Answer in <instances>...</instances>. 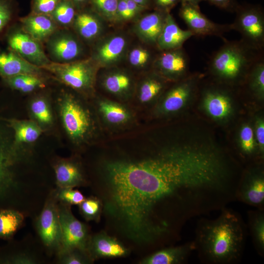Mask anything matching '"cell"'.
Instances as JSON below:
<instances>
[{
  "label": "cell",
  "mask_w": 264,
  "mask_h": 264,
  "mask_svg": "<svg viewBox=\"0 0 264 264\" xmlns=\"http://www.w3.org/2000/svg\"><path fill=\"white\" fill-rule=\"evenodd\" d=\"M168 13L154 10L140 17L133 26V32L143 44L156 47Z\"/></svg>",
  "instance_id": "obj_20"
},
{
  "label": "cell",
  "mask_w": 264,
  "mask_h": 264,
  "mask_svg": "<svg viewBox=\"0 0 264 264\" xmlns=\"http://www.w3.org/2000/svg\"><path fill=\"white\" fill-rule=\"evenodd\" d=\"M236 199L264 210V177L262 171L250 170L241 174L235 194Z\"/></svg>",
  "instance_id": "obj_17"
},
{
  "label": "cell",
  "mask_w": 264,
  "mask_h": 264,
  "mask_svg": "<svg viewBox=\"0 0 264 264\" xmlns=\"http://www.w3.org/2000/svg\"><path fill=\"white\" fill-rule=\"evenodd\" d=\"M193 36V34L189 30H185L180 28L169 12L166 15L156 47L159 51L183 47L184 43Z\"/></svg>",
  "instance_id": "obj_26"
},
{
  "label": "cell",
  "mask_w": 264,
  "mask_h": 264,
  "mask_svg": "<svg viewBox=\"0 0 264 264\" xmlns=\"http://www.w3.org/2000/svg\"><path fill=\"white\" fill-rule=\"evenodd\" d=\"M58 200L54 191L47 199L40 215L37 227L39 236L49 250L57 252L62 242V230Z\"/></svg>",
  "instance_id": "obj_14"
},
{
  "label": "cell",
  "mask_w": 264,
  "mask_h": 264,
  "mask_svg": "<svg viewBox=\"0 0 264 264\" xmlns=\"http://www.w3.org/2000/svg\"><path fill=\"white\" fill-rule=\"evenodd\" d=\"M240 140L243 152L246 154H251L254 151L255 145L253 131L250 126L245 125L242 128Z\"/></svg>",
  "instance_id": "obj_43"
},
{
  "label": "cell",
  "mask_w": 264,
  "mask_h": 264,
  "mask_svg": "<svg viewBox=\"0 0 264 264\" xmlns=\"http://www.w3.org/2000/svg\"><path fill=\"white\" fill-rule=\"evenodd\" d=\"M179 15L194 36H216L223 40V34L231 30L230 24H219L204 16L199 6L189 3L181 4Z\"/></svg>",
  "instance_id": "obj_15"
},
{
  "label": "cell",
  "mask_w": 264,
  "mask_h": 264,
  "mask_svg": "<svg viewBox=\"0 0 264 264\" xmlns=\"http://www.w3.org/2000/svg\"><path fill=\"white\" fill-rule=\"evenodd\" d=\"M103 203L98 198L91 197L79 205L81 214L87 221L99 220L102 212Z\"/></svg>",
  "instance_id": "obj_39"
},
{
  "label": "cell",
  "mask_w": 264,
  "mask_h": 264,
  "mask_svg": "<svg viewBox=\"0 0 264 264\" xmlns=\"http://www.w3.org/2000/svg\"><path fill=\"white\" fill-rule=\"evenodd\" d=\"M210 4L230 12H235L239 4L236 0H203Z\"/></svg>",
  "instance_id": "obj_46"
},
{
  "label": "cell",
  "mask_w": 264,
  "mask_h": 264,
  "mask_svg": "<svg viewBox=\"0 0 264 264\" xmlns=\"http://www.w3.org/2000/svg\"><path fill=\"white\" fill-rule=\"evenodd\" d=\"M17 11L15 0H0V39L13 24Z\"/></svg>",
  "instance_id": "obj_36"
},
{
  "label": "cell",
  "mask_w": 264,
  "mask_h": 264,
  "mask_svg": "<svg viewBox=\"0 0 264 264\" xmlns=\"http://www.w3.org/2000/svg\"><path fill=\"white\" fill-rule=\"evenodd\" d=\"M180 0H151V4L154 10L165 12H170V11L176 6Z\"/></svg>",
  "instance_id": "obj_45"
},
{
  "label": "cell",
  "mask_w": 264,
  "mask_h": 264,
  "mask_svg": "<svg viewBox=\"0 0 264 264\" xmlns=\"http://www.w3.org/2000/svg\"><path fill=\"white\" fill-rule=\"evenodd\" d=\"M189 63L183 47L159 51L152 69L167 81H177L186 74Z\"/></svg>",
  "instance_id": "obj_16"
},
{
  "label": "cell",
  "mask_w": 264,
  "mask_h": 264,
  "mask_svg": "<svg viewBox=\"0 0 264 264\" xmlns=\"http://www.w3.org/2000/svg\"><path fill=\"white\" fill-rule=\"evenodd\" d=\"M58 262L64 264H87L93 262L89 253L78 248H73L57 253Z\"/></svg>",
  "instance_id": "obj_38"
},
{
  "label": "cell",
  "mask_w": 264,
  "mask_h": 264,
  "mask_svg": "<svg viewBox=\"0 0 264 264\" xmlns=\"http://www.w3.org/2000/svg\"><path fill=\"white\" fill-rule=\"evenodd\" d=\"M194 81L188 79L176 84L163 96L155 112L158 115H168L179 110L193 91Z\"/></svg>",
  "instance_id": "obj_22"
},
{
  "label": "cell",
  "mask_w": 264,
  "mask_h": 264,
  "mask_svg": "<svg viewBox=\"0 0 264 264\" xmlns=\"http://www.w3.org/2000/svg\"><path fill=\"white\" fill-rule=\"evenodd\" d=\"M30 119L35 122L44 134H55L58 123L51 91L46 88L30 95L26 103Z\"/></svg>",
  "instance_id": "obj_13"
},
{
  "label": "cell",
  "mask_w": 264,
  "mask_h": 264,
  "mask_svg": "<svg viewBox=\"0 0 264 264\" xmlns=\"http://www.w3.org/2000/svg\"><path fill=\"white\" fill-rule=\"evenodd\" d=\"M58 201L62 203L72 205H79L85 199L84 195L73 188H58L54 191Z\"/></svg>",
  "instance_id": "obj_41"
},
{
  "label": "cell",
  "mask_w": 264,
  "mask_h": 264,
  "mask_svg": "<svg viewBox=\"0 0 264 264\" xmlns=\"http://www.w3.org/2000/svg\"><path fill=\"white\" fill-rule=\"evenodd\" d=\"M231 30L239 32L242 40L251 47L262 50L264 46V15L259 5L245 4L238 6Z\"/></svg>",
  "instance_id": "obj_7"
},
{
  "label": "cell",
  "mask_w": 264,
  "mask_h": 264,
  "mask_svg": "<svg viewBox=\"0 0 264 264\" xmlns=\"http://www.w3.org/2000/svg\"><path fill=\"white\" fill-rule=\"evenodd\" d=\"M149 9L151 4V0H132Z\"/></svg>",
  "instance_id": "obj_50"
},
{
  "label": "cell",
  "mask_w": 264,
  "mask_h": 264,
  "mask_svg": "<svg viewBox=\"0 0 264 264\" xmlns=\"http://www.w3.org/2000/svg\"><path fill=\"white\" fill-rule=\"evenodd\" d=\"M106 22L88 5L77 10L71 29L84 44L92 45L105 34Z\"/></svg>",
  "instance_id": "obj_18"
},
{
  "label": "cell",
  "mask_w": 264,
  "mask_h": 264,
  "mask_svg": "<svg viewBox=\"0 0 264 264\" xmlns=\"http://www.w3.org/2000/svg\"><path fill=\"white\" fill-rule=\"evenodd\" d=\"M23 29L43 44L60 28L50 15L30 13L20 19Z\"/></svg>",
  "instance_id": "obj_25"
},
{
  "label": "cell",
  "mask_w": 264,
  "mask_h": 264,
  "mask_svg": "<svg viewBox=\"0 0 264 264\" xmlns=\"http://www.w3.org/2000/svg\"><path fill=\"white\" fill-rule=\"evenodd\" d=\"M130 45L128 36L122 32L105 34L91 45L89 57L100 69L119 66Z\"/></svg>",
  "instance_id": "obj_9"
},
{
  "label": "cell",
  "mask_w": 264,
  "mask_h": 264,
  "mask_svg": "<svg viewBox=\"0 0 264 264\" xmlns=\"http://www.w3.org/2000/svg\"><path fill=\"white\" fill-rule=\"evenodd\" d=\"M44 44L52 62L65 64L85 58V44L71 28H59Z\"/></svg>",
  "instance_id": "obj_10"
},
{
  "label": "cell",
  "mask_w": 264,
  "mask_h": 264,
  "mask_svg": "<svg viewBox=\"0 0 264 264\" xmlns=\"http://www.w3.org/2000/svg\"><path fill=\"white\" fill-rule=\"evenodd\" d=\"M52 167L58 188H73L84 184L83 169L76 158H57L53 162Z\"/></svg>",
  "instance_id": "obj_21"
},
{
  "label": "cell",
  "mask_w": 264,
  "mask_h": 264,
  "mask_svg": "<svg viewBox=\"0 0 264 264\" xmlns=\"http://www.w3.org/2000/svg\"><path fill=\"white\" fill-rule=\"evenodd\" d=\"M129 140L132 146L116 145V154L104 156L99 166L104 211L129 239L161 243L190 220L218 209L221 182L202 148L148 132Z\"/></svg>",
  "instance_id": "obj_1"
},
{
  "label": "cell",
  "mask_w": 264,
  "mask_h": 264,
  "mask_svg": "<svg viewBox=\"0 0 264 264\" xmlns=\"http://www.w3.org/2000/svg\"><path fill=\"white\" fill-rule=\"evenodd\" d=\"M118 0H89L88 5L106 22H116Z\"/></svg>",
  "instance_id": "obj_37"
},
{
  "label": "cell",
  "mask_w": 264,
  "mask_h": 264,
  "mask_svg": "<svg viewBox=\"0 0 264 264\" xmlns=\"http://www.w3.org/2000/svg\"><path fill=\"white\" fill-rule=\"evenodd\" d=\"M30 154L29 149L16 141L9 150L4 149L0 145V183L8 177V169L12 163L20 159L22 160Z\"/></svg>",
  "instance_id": "obj_33"
},
{
  "label": "cell",
  "mask_w": 264,
  "mask_h": 264,
  "mask_svg": "<svg viewBox=\"0 0 264 264\" xmlns=\"http://www.w3.org/2000/svg\"><path fill=\"white\" fill-rule=\"evenodd\" d=\"M75 5L77 10H80L88 5L89 0H70Z\"/></svg>",
  "instance_id": "obj_49"
},
{
  "label": "cell",
  "mask_w": 264,
  "mask_h": 264,
  "mask_svg": "<svg viewBox=\"0 0 264 264\" xmlns=\"http://www.w3.org/2000/svg\"><path fill=\"white\" fill-rule=\"evenodd\" d=\"M20 74L49 77L44 69L26 62L15 52L0 48V76L4 78Z\"/></svg>",
  "instance_id": "obj_24"
},
{
  "label": "cell",
  "mask_w": 264,
  "mask_h": 264,
  "mask_svg": "<svg viewBox=\"0 0 264 264\" xmlns=\"http://www.w3.org/2000/svg\"><path fill=\"white\" fill-rule=\"evenodd\" d=\"M53 102L58 125L74 149L82 150L105 140L90 100L66 87L59 91Z\"/></svg>",
  "instance_id": "obj_3"
},
{
  "label": "cell",
  "mask_w": 264,
  "mask_h": 264,
  "mask_svg": "<svg viewBox=\"0 0 264 264\" xmlns=\"http://www.w3.org/2000/svg\"><path fill=\"white\" fill-rule=\"evenodd\" d=\"M88 250L93 260L98 258L123 257L129 252L122 242L104 232L91 236Z\"/></svg>",
  "instance_id": "obj_23"
},
{
  "label": "cell",
  "mask_w": 264,
  "mask_h": 264,
  "mask_svg": "<svg viewBox=\"0 0 264 264\" xmlns=\"http://www.w3.org/2000/svg\"><path fill=\"white\" fill-rule=\"evenodd\" d=\"M167 81L152 69L143 73L137 80L132 100L140 108L149 107L163 93Z\"/></svg>",
  "instance_id": "obj_19"
},
{
  "label": "cell",
  "mask_w": 264,
  "mask_h": 264,
  "mask_svg": "<svg viewBox=\"0 0 264 264\" xmlns=\"http://www.w3.org/2000/svg\"><path fill=\"white\" fill-rule=\"evenodd\" d=\"M49 77L20 74L2 78L10 88L24 95H31L46 88Z\"/></svg>",
  "instance_id": "obj_30"
},
{
  "label": "cell",
  "mask_w": 264,
  "mask_h": 264,
  "mask_svg": "<svg viewBox=\"0 0 264 264\" xmlns=\"http://www.w3.org/2000/svg\"><path fill=\"white\" fill-rule=\"evenodd\" d=\"M126 0H118L116 16V22H122L132 20Z\"/></svg>",
  "instance_id": "obj_44"
},
{
  "label": "cell",
  "mask_w": 264,
  "mask_h": 264,
  "mask_svg": "<svg viewBox=\"0 0 264 264\" xmlns=\"http://www.w3.org/2000/svg\"><path fill=\"white\" fill-rule=\"evenodd\" d=\"M90 101L104 132L121 134L136 127V113L128 104L96 93Z\"/></svg>",
  "instance_id": "obj_6"
},
{
  "label": "cell",
  "mask_w": 264,
  "mask_h": 264,
  "mask_svg": "<svg viewBox=\"0 0 264 264\" xmlns=\"http://www.w3.org/2000/svg\"><path fill=\"white\" fill-rule=\"evenodd\" d=\"M247 230L257 253L264 256V210H249L247 212Z\"/></svg>",
  "instance_id": "obj_32"
},
{
  "label": "cell",
  "mask_w": 264,
  "mask_h": 264,
  "mask_svg": "<svg viewBox=\"0 0 264 264\" xmlns=\"http://www.w3.org/2000/svg\"><path fill=\"white\" fill-rule=\"evenodd\" d=\"M204 107L212 117L222 119L227 116L231 111L229 97L225 92L209 89L204 94Z\"/></svg>",
  "instance_id": "obj_31"
},
{
  "label": "cell",
  "mask_w": 264,
  "mask_h": 264,
  "mask_svg": "<svg viewBox=\"0 0 264 264\" xmlns=\"http://www.w3.org/2000/svg\"><path fill=\"white\" fill-rule=\"evenodd\" d=\"M203 0H180L181 4L187 3L197 6H199V3Z\"/></svg>",
  "instance_id": "obj_51"
},
{
  "label": "cell",
  "mask_w": 264,
  "mask_h": 264,
  "mask_svg": "<svg viewBox=\"0 0 264 264\" xmlns=\"http://www.w3.org/2000/svg\"><path fill=\"white\" fill-rule=\"evenodd\" d=\"M256 134L260 150L262 153L264 147V123L262 120H259L257 121Z\"/></svg>",
  "instance_id": "obj_48"
},
{
  "label": "cell",
  "mask_w": 264,
  "mask_h": 264,
  "mask_svg": "<svg viewBox=\"0 0 264 264\" xmlns=\"http://www.w3.org/2000/svg\"><path fill=\"white\" fill-rule=\"evenodd\" d=\"M23 215L18 211L4 210L0 212V237L13 235L23 220Z\"/></svg>",
  "instance_id": "obj_35"
},
{
  "label": "cell",
  "mask_w": 264,
  "mask_h": 264,
  "mask_svg": "<svg viewBox=\"0 0 264 264\" xmlns=\"http://www.w3.org/2000/svg\"><path fill=\"white\" fill-rule=\"evenodd\" d=\"M250 86L252 90L258 96L264 93V61L263 57L253 66L249 71Z\"/></svg>",
  "instance_id": "obj_40"
},
{
  "label": "cell",
  "mask_w": 264,
  "mask_h": 264,
  "mask_svg": "<svg viewBox=\"0 0 264 264\" xmlns=\"http://www.w3.org/2000/svg\"><path fill=\"white\" fill-rule=\"evenodd\" d=\"M42 68L54 80L89 100L96 94L100 68L89 57L65 64L51 62Z\"/></svg>",
  "instance_id": "obj_5"
},
{
  "label": "cell",
  "mask_w": 264,
  "mask_h": 264,
  "mask_svg": "<svg viewBox=\"0 0 264 264\" xmlns=\"http://www.w3.org/2000/svg\"><path fill=\"white\" fill-rule=\"evenodd\" d=\"M195 250L193 241L184 244L160 249L140 262L142 264H181L187 262Z\"/></svg>",
  "instance_id": "obj_27"
},
{
  "label": "cell",
  "mask_w": 264,
  "mask_h": 264,
  "mask_svg": "<svg viewBox=\"0 0 264 264\" xmlns=\"http://www.w3.org/2000/svg\"><path fill=\"white\" fill-rule=\"evenodd\" d=\"M101 69L97 83L101 89L113 100L126 104L132 101L137 80L133 72L119 66Z\"/></svg>",
  "instance_id": "obj_8"
},
{
  "label": "cell",
  "mask_w": 264,
  "mask_h": 264,
  "mask_svg": "<svg viewBox=\"0 0 264 264\" xmlns=\"http://www.w3.org/2000/svg\"><path fill=\"white\" fill-rule=\"evenodd\" d=\"M70 206L61 202L58 204L62 242L61 247L57 253L73 248L88 251L91 237L88 227L75 217L71 212Z\"/></svg>",
  "instance_id": "obj_12"
},
{
  "label": "cell",
  "mask_w": 264,
  "mask_h": 264,
  "mask_svg": "<svg viewBox=\"0 0 264 264\" xmlns=\"http://www.w3.org/2000/svg\"><path fill=\"white\" fill-rule=\"evenodd\" d=\"M13 132L15 141L22 145L34 147L44 134L41 129L33 121L28 119H4Z\"/></svg>",
  "instance_id": "obj_29"
},
{
  "label": "cell",
  "mask_w": 264,
  "mask_h": 264,
  "mask_svg": "<svg viewBox=\"0 0 264 264\" xmlns=\"http://www.w3.org/2000/svg\"><path fill=\"white\" fill-rule=\"evenodd\" d=\"M216 218H200L197 222L195 250L204 264H235L241 260L247 228L239 213L225 207Z\"/></svg>",
  "instance_id": "obj_2"
},
{
  "label": "cell",
  "mask_w": 264,
  "mask_h": 264,
  "mask_svg": "<svg viewBox=\"0 0 264 264\" xmlns=\"http://www.w3.org/2000/svg\"><path fill=\"white\" fill-rule=\"evenodd\" d=\"M126 2L133 19L139 16L140 14L148 9L146 7L132 0H126Z\"/></svg>",
  "instance_id": "obj_47"
},
{
  "label": "cell",
  "mask_w": 264,
  "mask_h": 264,
  "mask_svg": "<svg viewBox=\"0 0 264 264\" xmlns=\"http://www.w3.org/2000/svg\"><path fill=\"white\" fill-rule=\"evenodd\" d=\"M77 10L70 0H60L50 15L60 28H71Z\"/></svg>",
  "instance_id": "obj_34"
},
{
  "label": "cell",
  "mask_w": 264,
  "mask_h": 264,
  "mask_svg": "<svg viewBox=\"0 0 264 264\" xmlns=\"http://www.w3.org/2000/svg\"><path fill=\"white\" fill-rule=\"evenodd\" d=\"M142 44L130 45L125 61L132 72L135 71L143 74L152 70L159 50L155 47Z\"/></svg>",
  "instance_id": "obj_28"
},
{
  "label": "cell",
  "mask_w": 264,
  "mask_h": 264,
  "mask_svg": "<svg viewBox=\"0 0 264 264\" xmlns=\"http://www.w3.org/2000/svg\"><path fill=\"white\" fill-rule=\"evenodd\" d=\"M60 0H31V13L50 15Z\"/></svg>",
  "instance_id": "obj_42"
},
{
  "label": "cell",
  "mask_w": 264,
  "mask_h": 264,
  "mask_svg": "<svg viewBox=\"0 0 264 264\" xmlns=\"http://www.w3.org/2000/svg\"><path fill=\"white\" fill-rule=\"evenodd\" d=\"M223 41V44L209 61L211 72L220 79L232 81L243 77L263 57L262 50L251 47L242 40Z\"/></svg>",
  "instance_id": "obj_4"
},
{
  "label": "cell",
  "mask_w": 264,
  "mask_h": 264,
  "mask_svg": "<svg viewBox=\"0 0 264 264\" xmlns=\"http://www.w3.org/2000/svg\"><path fill=\"white\" fill-rule=\"evenodd\" d=\"M5 38L8 49L31 64L42 68L51 62L45 52L43 44L25 32L20 24H13Z\"/></svg>",
  "instance_id": "obj_11"
}]
</instances>
